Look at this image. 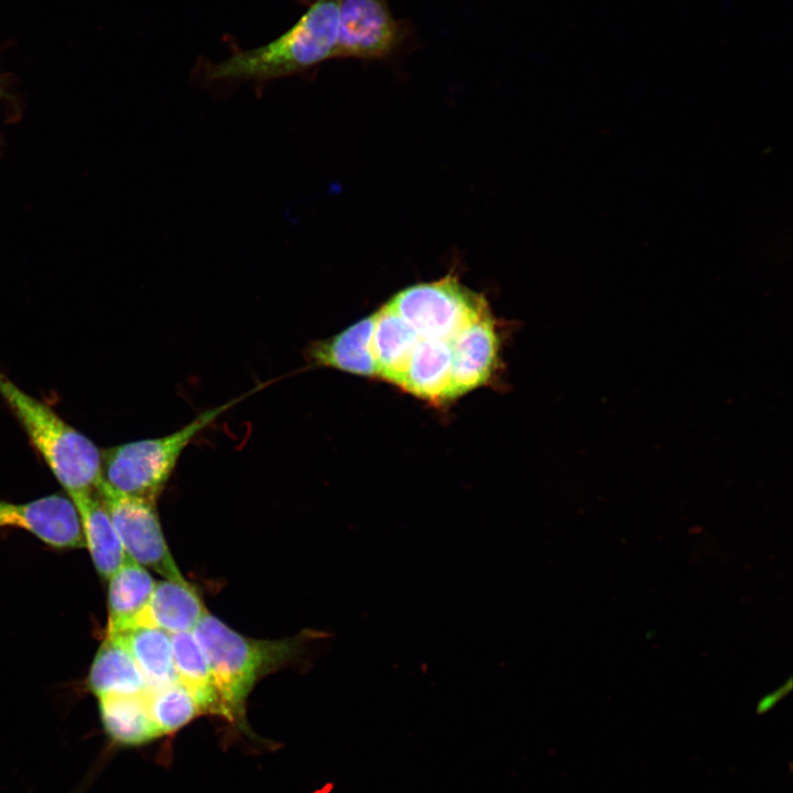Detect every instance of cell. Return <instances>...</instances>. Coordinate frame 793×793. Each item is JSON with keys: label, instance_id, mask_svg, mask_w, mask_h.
I'll return each mask as SVG.
<instances>
[{"label": "cell", "instance_id": "6da1fadb", "mask_svg": "<svg viewBox=\"0 0 793 793\" xmlns=\"http://www.w3.org/2000/svg\"><path fill=\"white\" fill-rule=\"evenodd\" d=\"M340 0H314L285 33L262 46L208 64L209 80L267 82L304 72L336 57Z\"/></svg>", "mask_w": 793, "mask_h": 793}, {"label": "cell", "instance_id": "7a4b0ae2", "mask_svg": "<svg viewBox=\"0 0 793 793\" xmlns=\"http://www.w3.org/2000/svg\"><path fill=\"white\" fill-rule=\"evenodd\" d=\"M208 660L224 716L243 714L257 681L294 660L308 634L280 640L245 637L206 611L192 631Z\"/></svg>", "mask_w": 793, "mask_h": 793}, {"label": "cell", "instance_id": "3957f363", "mask_svg": "<svg viewBox=\"0 0 793 793\" xmlns=\"http://www.w3.org/2000/svg\"><path fill=\"white\" fill-rule=\"evenodd\" d=\"M0 395L69 497L97 490L101 452L88 437L23 391L1 369Z\"/></svg>", "mask_w": 793, "mask_h": 793}, {"label": "cell", "instance_id": "277c9868", "mask_svg": "<svg viewBox=\"0 0 793 793\" xmlns=\"http://www.w3.org/2000/svg\"><path fill=\"white\" fill-rule=\"evenodd\" d=\"M241 399L235 398L208 409L165 436L124 443L102 450L99 486L118 495L156 501L185 448Z\"/></svg>", "mask_w": 793, "mask_h": 793}, {"label": "cell", "instance_id": "5b68a950", "mask_svg": "<svg viewBox=\"0 0 793 793\" xmlns=\"http://www.w3.org/2000/svg\"><path fill=\"white\" fill-rule=\"evenodd\" d=\"M388 305L421 339L453 340L490 314L485 298L448 275L399 292Z\"/></svg>", "mask_w": 793, "mask_h": 793}, {"label": "cell", "instance_id": "8992f818", "mask_svg": "<svg viewBox=\"0 0 793 793\" xmlns=\"http://www.w3.org/2000/svg\"><path fill=\"white\" fill-rule=\"evenodd\" d=\"M127 556L165 578H184L165 542L155 501L127 497L98 486Z\"/></svg>", "mask_w": 793, "mask_h": 793}, {"label": "cell", "instance_id": "52a82bcc", "mask_svg": "<svg viewBox=\"0 0 793 793\" xmlns=\"http://www.w3.org/2000/svg\"><path fill=\"white\" fill-rule=\"evenodd\" d=\"M411 34L389 0H340L336 57L381 59L397 53Z\"/></svg>", "mask_w": 793, "mask_h": 793}, {"label": "cell", "instance_id": "ba28073f", "mask_svg": "<svg viewBox=\"0 0 793 793\" xmlns=\"http://www.w3.org/2000/svg\"><path fill=\"white\" fill-rule=\"evenodd\" d=\"M24 529L56 548L85 546L77 510L69 499L51 495L25 503L0 500V528Z\"/></svg>", "mask_w": 793, "mask_h": 793}, {"label": "cell", "instance_id": "9c48e42d", "mask_svg": "<svg viewBox=\"0 0 793 793\" xmlns=\"http://www.w3.org/2000/svg\"><path fill=\"white\" fill-rule=\"evenodd\" d=\"M499 338L490 314L461 330L453 341L454 399L484 385L492 376Z\"/></svg>", "mask_w": 793, "mask_h": 793}, {"label": "cell", "instance_id": "30bf717a", "mask_svg": "<svg viewBox=\"0 0 793 793\" xmlns=\"http://www.w3.org/2000/svg\"><path fill=\"white\" fill-rule=\"evenodd\" d=\"M372 332L371 315L335 336L309 343L304 350L305 359L314 367H327L363 377H378L371 348Z\"/></svg>", "mask_w": 793, "mask_h": 793}, {"label": "cell", "instance_id": "8fae6325", "mask_svg": "<svg viewBox=\"0 0 793 793\" xmlns=\"http://www.w3.org/2000/svg\"><path fill=\"white\" fill-rule=\"evenodd\" d=\"M454 339L439 340L421 339L416 337L401 388L416 397L433 402H444L454 399Z\"/></svg>", "mask_w": 793, "mask_h": 793}, {"label": "cell", "instance_id": "7c38bea8", "mask_svg": "<svg viewBox=\"0 0 793 793\" xmlns=\"http://www.w3.org/2000/svg\"><path fill=\"white\" fill-rule=\"evenodd\" d=\"M77 510L97 573L109 579L124 563L127 554L97 490L69 497Z\"/></svg>", "mask_w": 793, "mask_h": 793}, {"label": "cell", "instance_id": "4fadbf2b", "mask_svg": "<svg viewBox=\"0 0 793 793\" xmlns=\"http://www.w3.org/2000/svg\"><path fill=\"white\" fill-rule=\"evenodd\" d=\"M155 582L149 572L127 556L110 576L107 636H119L139 624Z\"/></svg>", "mask_w": 793, "mask_h": 793}, {"label": "cell", "instance_id": "5bb4252c", "mask_svg": "<svg viewBox=\"0 0 793 793\" xmlns=\"http://www.w3.org/2000/svg\"><path fill=\"white\" fill-rule=\"evenodd\" d=\"M206 611L197 591L185 578H165L155 583L138 626H153L171 634L193 631Z\"/></svg>", "mask_w": 793, "mask_h": 793}, {"label": "cell", "instance_id": "9a60e30c", "mask_svg": "<svg viewBox=\"0 0 793 793\" xmlns=\"http://www.w3.org/2000/svg\"><path fill=\"white\" fill-rule=\"evenodd\" d=\"M87 686L98 698L142 695L146 691L144 680L120 636H106L90 666Z\"/></svg>", "mask_w": 793, "mask_h": 793}, {"label": "cell", "instance_id": "2e32d148", "mask_svg": "<svg viewBox=\"0 0 793 793\" xmlns=\"http://www.w3.org/2000/svg\"><path fill=\"white\" fill-rule=\"evenodd\" d=\"M371 348L378 377L403 384L416 337L387 304L373 315Z\"/></svg>", "mask_w": 793, "mask_h": 793}, {"label": "cell", "instance_id": "e0dca14e", "mask_svg": "<svg viewBox=\"0 0 793 793\" xmlns=\"http://www.w3.org/2000/svg\"><path fill=\"white\" fill-rule=\"evenodd\" d=\"M128 647L146 686L156 689L178 682L171 633L153 626H135L119 634Z\"/></svg>", "mask_w": 793, "mask_h": 793}, {"label": "cell", "instance_id": "ac0fdd59", "mask_svg": "<svg viewBox=\"0 0 793 793\" xmlns=\"http://www.w3.org/2000/svg\"><path fill=\"white\" fill-rule=\"evenodd\" d=\"M171 641L178 682L191 692L202 714L224 716L208 660L193 632L172 633Z\"/></svg>", "mask_w": 793, "mask_h": 793}, {"label": "cell", "instance_id": "d6986e66", "mask_svg": "<svg viewBox=\"0 0 793 793\" xmlns=\"http://www.w3.org/2000/svg\"><path fill=\"white\" fill-rule=\"evenodd\" d=\"M98 703L105 731L116 743L139 746L161 737L142 695L104 696Z\"/></svg>", "mask_w": 793, "mask_h": 793}, {"label": "cell", "instance_id": "ffe728a7", "mask_svg": "<svg viewBox=\"0 0 793 793\" xmlns=\"http://www.w3.org/2000/svg\"><path fill=\"white\" fill-rule=\"evenodd\" d=\"M142 697L160 736L180 729L202 714L191 692L180 682L145 691Z\"/></svg>", "mask_w": 793, "mask_h": 793}, {"label": "cell", "instance_id": "44dd1931", "mask_svg": "<svg viewBox=\"0 0 793 793\" xmlns=\"http://www.w3.org/2000/svg\"><path fill=\"white\" fill-rule=\"evenodd\" d=\"M791 688V682L787 684V686H782L776 692H773L772 694L767 695L760 706L768 708L770 705L774 704V702L778 700L780 696H783L785 694V691H789Z\"/></svg>", "mask_w": 793, "mask_h": 793}, {"label": "cell", "instance_id": "7402d4cb", "mask_svg": "<svg viewBox=\"0 0 793 793\" xmlns=\"http://www.w3.org/2000/svg\"><path fill=\"white\" fill-rule=\"evenodd\" d=\"M0 94H1V87H0Z\"/></svg>", "mask_w": 793, "mask_h": 793}, {"label": "cell", "instance_id": "603a6c76", "mask_svg": "<svg viewBox=\"0 0 793 793\" xmlns=\"http://www.w3.org/2000/svg\"><path fill=\"white\" fill-rule=\"evenodd\" d=\"M0 96H1V94H0Z\"/></svg>", "mask_w": 793, "mask_h": 793}]
</instances>
